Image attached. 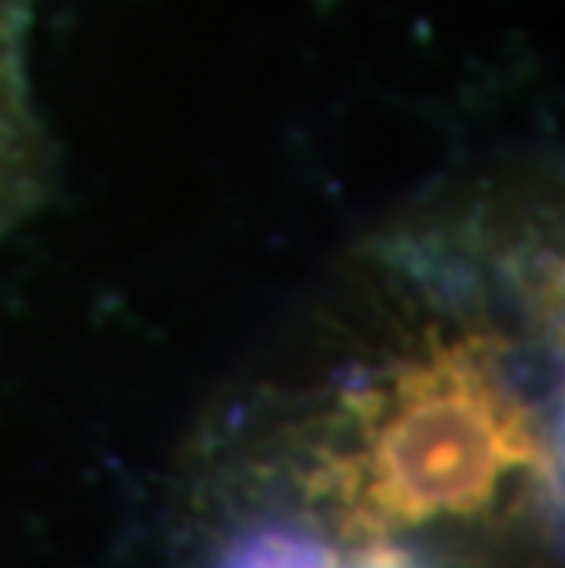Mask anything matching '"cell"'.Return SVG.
I'll use <instances>...</instances> for the list:
<instances>
[{
    "label": "cell",
    "mask_w": 565,
    "mask_h": 568,
    "mask_svg": "<svg viewBox=\"0 0 565 568\" xmlns=\"http://www.w3.org/2000/svg\"><path fill=\"white\" fill-rule=\"evenodd\" d=\"M224 568H339L334 554L297 531H258L228 554Z\"/></svg>",
    "instance_id": "3957f363"
},
{
    "label": "cell",
    "mask_w": 565,
    "mask_h": 568,
    "mask_svg": "<svg viewBox=\"0 0 565 568\" xmlns=\"http://www.w3.org/2000/svg\"><path fill=\"white\" fill-rule=\"evenodd\" d=\"M30 0H0V232L22 213L38 180V125L27 81Z\"/></svg>",
    "instance_id": "7a4b0ae2"
},
{
    "label": "cell",
    "mask_w": 565,
    "mask_h": 568,
    "mask_svg": "<svg viewBox=\"0 0 565 568\" xmlns=\"http://www.w3.org/2000/svg\"><path fill=\"white\" fill-rule=\"evenodd\" d=\"M539 455L536 422L496 342L466 334L407 356L356 396L327 488L356 528L390 531L481 514Z\"/></svg>",
    "instance_id": "6da1fadb"
}]
</instances>
